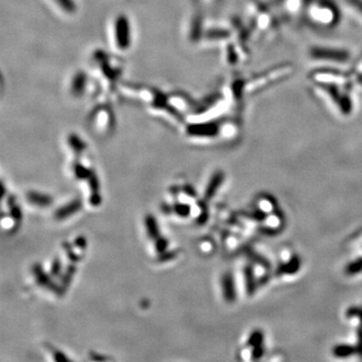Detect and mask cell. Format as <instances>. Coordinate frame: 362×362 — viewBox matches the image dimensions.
I'll use <instances>...</instances> for the list:
<instances>
[{"label":"cell","instance_id":"12","mask_svg":"<svg viewBox=\"0 0 362 362\" xmlns=\"http://www.w3.org/2000/svg\"><path fill=\"white\" fill-rule=\"evenodd\" d=\"M221 180H222V175L219 174V173L212 177V179H211L210 183L208 184V187H207V189L205 191V197L206 198H211L214 195V191L219 187V185L221 183Z\"/></svg>","mask_w":362,"mask_h":362},{"label":"cell","instance_id":"11","mask_svg":"<svg viewBox=\"0 0 362 362\" xmlns=\"http://www.w3.org/2000/svg\"><path fill=\"white\" fill-rule=\"evenodd\" d=\"M145 224H146L147 234L151 238H156L158 236V234H159V230H158V225H157L156 220L154 219V216H152V215L146 216Z\"/></svg>","mask_w":362,"mask_h":362},{"label":"cell","instance_id":"4","mask_svg":"<svg viewBox=\"0 0 362 362\" xmlns=\"http://www.w3.org/2000/svg\"><path fill=\"white\" fill-rule=\"evenodd\" d=\"M304 15L313 26L323 30L338 27L341 20V11L334 0H309Z\"/></svg>","mask_w":362,"mask_h":362},{"label":"cell","instance_id":"3","mask_svg":"<svg viewBox=\"0 0 362 362\" xmlns=\"http://www.w3.org/2000/svg\"><path fill=\"white\" fill-rule=\"evenodd\" d=\"M294 73L291 63H282L270 66L262 71L254 74L246 79V91L248 96L259 94L267 89L282 83L290 78Z\"/></svg>","mask_w":362,"mask_h":362},{"label":"cell","instance_id":"5","mask_svg":"<svg viewBox=\"0 0 362 362\" xmlns=\"http://www.w3.org/2000/svg\"><path fill=\"white\" fill-rule=\"evenodd\" d=\"M307 60L315 66H335L342 67L351 63V53L339 46L315 44L309 47L307 52Z\"/></svg>","mask_w":362,"mask_h":362},{"label":"cell","instance_id":"13","mask_svg":"<svg viewBox=\"0 0 362 362\" xmlns=\"http://www.w3.org/2000/svg\"><path fill=\"white\" fill-rule=\"evenodd\" d=\"M7 224H8V225H10V224H11V221H10V220H9V221H8V223H7ZM2 225H3V227H4V226H5V225H6V224H5V221H2Z\"/></svg>","mask_w":362,"mask_h":362},{"label":"cell","instance_id":"7","mask_svg":"<svg viewBox=\"0 0 362 362\" xmlns=\"http://www.w3.org/2000/svg\"><path fill=\"white\" fill-rule=\"evenodd\" d=\"M309 0H274L271 6L285 19H294L303 15ZM281 16V17H282Z\"/></svg>","mask_w":362,"mask_h":362},{"label":"cell","instance_id":"6","mask_svg":"<svg viewBox=\"0 0 362 362\" xmlns=\"http://www.w3.org/2000/svg\"><path fill=\"white\" fill-rule=\"evenodd\" d=\"M311 84L345 86L352 83L350 70L335 66H315L308 74Z\"/></svg>","mask_w":362,"mask_h":362},{"label":"cell","instance_id":"1","mask_svg":"<svg viewBox=\"0 0 362 362\" xmlns=\"http://www.w3.org/2000/svg\"><path fill=\"white\" fill-rule=\"evenodd\" d=\"M313 95L320 100L331 113L340 118H348L355 111V98L353 84L339 85H323L311 84L310 86Z\"/></svg>","mask_w":362,"mask_h":362},{"label":"cell","instance_id":"8","mask_svg":"<svg viewBox=\"0 0 362 362\" xmlns=\"http://www.w3.org/2000/svg\"><path fill=\"white\" fill-rule=\"evenodd\" d=\"M347 13L362 26V0H342Z\"/></svg>","mask_w":362,"mask_h":362},{"label":"cell","instance_id":"9","mask_svg":"<svg viewBox=\"0 0 362 362\" xmlns=\"http://www.w3.org/2000/svg\"><path fill=\"white\" fill-rule=\"evenodd\" d=\"M81 207V203L79 200H75L68 204H66L65 206L61 207L58 212L56 213V218L58 220H65L67 219L69 215L75 214Z\"/></svg>","mask_w":362,"mask_h":362},{"label":"cell","instance_id":"2","mask_svg":"<svg viewBox=\"0 0 362 362\" xmlns=\"http://www.w3.org/2000/svg\"><path fill=\"white\" fill-rule=\"evenodd\" d=\"M247 26L252 35L275 38L280 32V19L271 4L261 0H249L247 4Z\"/></svg>","mask_w":362,"mask_h":362},{"label":"cell","instance_id":"10","mask_svg":"<svg viewBox=\"0 0 362 362\" xmlns=\"http://www.w3.org/2000/svg\"><path fill=\"white\" fill-rule=\"evenodd\" d=\"M28 199L30 200L31 203L37 206H47L52 203V198L49 196H45L43 194H38V192H30L28 195Z\"/></svg>","mask_w":362,"mask_h":362}]
</instances>
